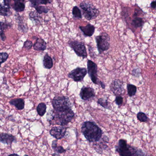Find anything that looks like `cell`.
I'll list each match as a JSON object with an SVG mask.
<instances>
[{
  "label": "cell",
  "instance_id": "cell-1",
  "mask_svg": "<svg viewBox=\"0 0 156 156\" xmlns=\"http://www.w3.org/2000/svg\"><path fill=\"white\" fill-rule=\"evenodd\" d=\"M81 131L89 142H97L102 138L103 131L100 127L93 121L84 122L81 127Z\"/></svg>",
  "mask_w": 156,
  "mask_h": 156
},
{
  "label": "cell",
  "instance_id": "cell-2",
  "mask_svg": "<svg viewBox=\"0 0 156 156\" xmlns=\"http://www.w3.org/2000/svg\"><path fill=\"white\" fill-rule=\"evenodd\" d=\"M75 116V113L73 109L62 112H55L52 110L47 114V121L52 125L66 126L72 122Z\"/></svg>",
  "mask_w": 156,
  "mask_h": 156
},
{
  "label": "cell",
  "instance_id": "cell-3",
  "mask_svg": "<svg viewBox=\"0 0 156 156\" xmlns=\"http://www.w3.org/2000/svg\"><path fill=\"white\" fill-rule=\"evenodd\" d=\"M116 152L121 156H144L145 153L141 150L128 144L125 140H119L115 146Z\"/></svg>",
  "mask_w": 156,
  "mask_h": 156
},
{
  "label": "cell",
  "instance_id": "cell-4",
  "mask_svg": "<svg viewBox=\"0 0 156 156\" xmlns=\"http://www.w3.org/2000/svg\"><path fill=\"white\" fill-rule=\"evenodd\" d=\"M52 105L55 112H65L72 109V104L70 99L65 96H55L53 99Z\"/></svg>",
  "mask_w": 156,
  "mask_h": 156
},
{
  "label": "cell",
  "instance_id": "cell-5",
  "mask_svg": "<svg viewBox=\"0 0 156 156\" xmlns=\"http://www.w3.org/2000/svg\"><path fill=\"white\" fill-rule=\"evenodd\" d=\"M80 7L82 10L83 15L88 21L95 19L100 13L98 9L94 6V4L87 1L81 2Z\"/></svg>",
  "mask_w": 156,
  "mask_h": 156
},
{
  "label": "cell",
  "instance_id": "cell-6",
  "mask_svg": "<svg viewBox=\"0 0 156 156\" xmlns=\"http://www.w3.org/2000/svg\"><path fill=\"white\" fill-rule=\"evenodd\" d=\"M96 42L98 50L100 54L108 51L110 48V38L106 33L103 32L98 36H96Z\"/></svg>",
  "mask_w": 156,
  "mask_h": 156
},
{
  "label": "cell",
  "instance_id": "cell-7",
  "mask_svg": "<svg viewBox=\"0 0 156 156\" xmlns=\"http://www.w3.org/2000/svg\"><path fill=\"white\" fill-rule=\"evenodd\" d=\"M68 44L69 46L73 50L77 56L82 57L83 59L87 58V51L83 42L76 40H73L69 41Z\"/></svg>",
  "mask_w": 156,
  "mask_h": 156
},
{
  "label": "cell",
  "instance_id": "cell-8",
  "mask_svg": "<svg viewBox=\"0 0 156 156\" xmlns=\"http://www.w3.org/2000/svg\"><path fill=\"white\" fill-rule=\"evenodd\" d=\"M87 70L88 75L93 83L95 84L100 85L102 82L98 80V66L96 64L91 60H87Z\"/></svg>",
  "mask_w": 156,
  "mask_h": 156
},
{
  "label": "cell",
  "instance_id": "cell-9",
  "mask_svg": "<svg viewBox=\"0 0 156 156\" xmlns=\"http://www.w3.org/2000/svg\"><path fill=\"white\" fill-rule=\"evenodd\" d=\"M87 73V70L86 68L78 67L69 73L68 77L76 82H82Z\"/></svg>",
  "mask_w": 156,
  "mask_h": 156
},
{
  "label": "cell",
  "instance_id": "cell-10",
  "mask_svg": "<svg viewBox=\"0 0 156 156\" xmlns=\"http://www.w3.org/2000/svg\"><path fill=\"white\" fill-rule=\"evenodd\" d=\"M110 88L116 96L122 95L125 92L123 83L119 79H116L112 82L110 85Z\"/></svg>",
  "mask_w": 156,
  "mask_h": 156
},
{
  "label": "cell",
  "instance_id": "cell-11",
  "mask_svg": "<svg viewBox=\"0 0 156 156\" xmlns=\"http://www.w3.org/2000/svg\"><path fill=\"white\" fill-rule=\"evenodd\" d=\"M79 95L83 100L88 101L95 97V93L92 87L83 86L80 90Z\"/></svg>",
  "mask_w": 156,
  "mask_h": 156
},
{
  "label": "cell",
  "instance_id": "cell-12",
  "mask_svg": "<svg viewBox=\"0 0 156 156\" xmlns=\"http://www.w3.org/2000/svg\"><path fill=\"white\" fill-rule=\"evenodd\" d=\"M66 129L67 128L65 126L53 127L50 129V134L56 139H62L65 136Z\"/></svg>",
  "mask_w": 156,
  "mask_h": 156
},
{
  "label": "cell",
  "instance_id": "cell-13",
  "mask_svg": "<svg viewBox=\"0 0 156 156\" xmlns=\"http://www.w3.org/2000/svg\"><path fill=\"white\" fill-rule=\"evenodd\" d=\"M16 140V138L11 134L2 133L0 135V141L3 144L11 145Z\"/></svg>",
  "mask_w": 156,
  "mask_h": 156
},
{
  "label": "cell",
  "instance_id": "cell-14",
  "mask_svg": "<svg viewBox=\"0 0 156 156\" xmlns=\"http://www.w3.org/2000/svg\"><path fill=\"white\" fill-rule=\"evenodd\" d=\"M79 28L85 37H91L93 36L95 30L94 25L90 23H88L85 26H79Z\"/></svg>",
  "mask_w": 156,
  "mask_h": 156
},
{
  "label": "cell",
  "instance_id": "cell-15",
  "mask_svg": "<svg viewBox=\"0 0 156 156\" xmlns=\"http://www.w3.org/2000/svg\"><path fill=\"white\" fill-rule=\"evenodd\" d=\"M101 142L99 143L96 144L95 145V150L98 153H100V152H102L104 150L106 149L108 147L106 143L108 142V138L107 136H105L103 138L101 139Z\"/></svg>",
  "mask_w": 156,
  "mask_h": 156
},
{
  "label": "cell",
  "instance_id": "cell-16",
  "mask_svg": "<svg viewBox=\"0 0 156 156\" xmlns=\"http://www.w3.org/2000/svg\"><path fill=\"white\" fill-rule=\"evenodd\" d=\"M34 50L36 51H44L47 48V43L41 38H37L36 42L33 45Z\"/></svg>",
  "mask_w": 156,
  "mask_h": 156
},
{
  "label": "cell",
  "instance_id": "cell-17",
  "mask_svg": "<svg viewBox=\"0 0 156 156\" xmlns=\"http://www.w3.org/2000/svg\"><path fill=\"white\" fill-rule=\"evenodd\" d=\"M9 104L11 105L14 106L16 109L19 110L24 109L25 106V102L22 98H17L12 99L9 101Z\"/></svg>",
  "mask_w": 156,
  "mask_h": 156
},
{
  "label": "cell",
  "instance_id": "cell-18",
  "mask_svg": "<svg viewBox=\"0 0 156 156\" xmlns=\"http://www.w3.org/2000/svg\"><path fill=\"white\" fill-rule=\"evenodd\" d=\"M16 20L18 22L19 30L24 33L28 32L29 28L27 24L23 21V19H22L21 16H20V14H16Z\"/></svg>",
  "mask_w": 156,
  "mask_h": 156
},
{
  "label": "cell",
  "instance_id": "cell-19",
  "mask_svg": "<svg viewBox=\"0 0 156 156\" xmlns=\"http://www.w3.org/2000/svg\"><path fill=\"white\" fill-rule=\"evenodd\" d=\"M43 65L44 67L47 69H51L53 66V61L52 59L47 53L44 56Z\"/></svg>",
  "mask_w": 156,
  "mask_h": 156
},
{
  "label": "cell",
  "instance_id": "cell-20",
  "mask_svg": "<svg viewBox=\"0 0 156 156\" xmlns=\"http://www.w3.org/2000/svg\"><path fill=\"white\" fill-rule=\"evenodd\" d=\"M36 11H31L29 13V18L31 20L38 25L41 24L42 19V17Z\"/></svg>",
  "mask_w": 156,
  "mask_h": 156
},
{
  "label": "cell",
  "instance_id": "cell-21",
  "mask_svg": "<svg viewBox=\"0 0 156 156\" xmlns=\"http://www.w3.org/2000/svg\"><path fill=\"white\" fill-rule=\"evenodd\" d=\"M97 103L98 105H100L105 109H109V110L112 109V107L110 103L108 101V98L103 97L99 98L98 100Z\"/></svg>",
  "mask_w": 156,
  "mask_h": 156
},
{
  "label": "cell",
  "instance_id": "cell-22",
  "mask_svg": "<svg viewBox=\"0 0 156 156\" xmlns=\"http://www.w3.org/2000/svg\"><path fill=\"white\" fill-rule=\"evenodd\" d=\"M51 147L55 153L62 154V153H64L66 152V150L62 146H57V140H53L52 142Z\"/></svg>",
  "mask_w": 156,
  "mask_h": 156
},
{
  "label": "cell",
  "instance_id": "cell-23",
  "mask_svg": "<svg viewBox=\"0 0 156 156\" xmlns=\"http://www.w3.org/2000/svg\"><path fill=\"white\" fill-rule=\"evenodd\" d=\"M11 7L17 12H21L25 10V5L24 2H14L12 4Z\"/></svg>",
  "mask_w": 156,
  "mask_h": 156
},
{
  "label": "cell",
  "instance_id": "cell-24",
  "mask_svg": "<svg viewBox=\"0 0 156 156\" xmlns=\"http://www.w3.org/2000/svg\"><path fill=\"white\" fill-rule=\"evenodd\" d=\"M10 8L8 6H5L4 4H1L0 5V14L1 16L4 17H9L11 15Z\"/></svg>",
  "mask_w": 156,
  "mask_h": 156
},
{
  "label": "cell",
  "instance_id": "cell-25",
  "mask_svg": "<svg viewBox=\"0 0 156 156\" xmlns=\"http://www.w3.org/2000/svg\"><path fill=\"white\" fill-rule=\"evenodd\" d=\"M134 18L132 20V24L133 27L136 28H140L144 25V21L142 18L138 16H134Z\"/></svg>",
  "mask_w": 156,
  "mask_h": 156
},
{
  "label": "cell",
  "instance_id": "cell-26",
  "mask_svg": "<svg viewBox=\"0 0 156 156\" xmlns=\"http://www.w3.org/2000/svg\"><path fill=\"white\" fill-rule=\"evenodd\" d=\"M47 106L44 103H41L37 107V111L38 115L41 117H43L46 113Z\"/></svg>",
  "mask_w": 156,
  "mask_h": 156
},
{
  "label": "cell",
  "instance_id": "cell-27",
  "mask_svg": "<svg viewBox=\"0 0 156 156\" xmlns=\"http://www.w3.org/2000/svg\"><path fill=\"white\" fill-rule=\"evenodd\" d=\"M127 89L128 95L130 97L134 96L136 93L137 87L134 85L129 83L127 84Z\"/></svg>",
  "mask_w": 156,
  "mask_h": 156
},
{
  "label": "cell",
  "instance_id": "cell-28",
  "mask_svg": "<svg viewBox=\"0 0 156 156\" xmlns=\"http://www.w3.org/2000/svg\"><path fill=\"white\" fill-rule=\"evenodd\" d=\"M72 14L75 20L82 19V11L77 6H74L72 10Z\"/></svg>",
  "mask_w": 156,
  "mask_h": 156
},
{
  "label": "cell",
  "instance_id": "cell-29",
  "mask_svg": "<svg viewBox=\"0 0 156 156\" xmlns=\"http://www.w3.org/2000/svg\"><path fill=\"white\" fill-rule=\"evenodd\" d=\"M137 119L140 122H147L149 120V118L146 115L145 113L143 112H138L136 115Z\"/></svg>",
  "mask_w": 156,
  "mask_h": 156
},
{
  "label": "cell",
  "instance_id": "cell-30",
  "mask_svg": "<svg viewBox=\"0 0 156 156\" xmlns=\"http://www.w3.org/2000/svg\"><path fill=\"white\" fill-rule=\"evenodd\" d=\"M35 10L38 12L39 14H42V13H48L49 12V9L46 7L44 6H37L36 8H35Z\"/></svg>",
  "mask_w": 156,
  "mask_h": 156
},
{
  "label": "cell",
  "instance_id": "cell-31",
  "mask_svg": "<svg viewBox=\"0 0 156 156\" xmlns=\"http://www.w3.org/2000/svg\"><path fill=\"white\" fill-rule=\"evenodd\" d=\"M12 25L11 23L7 22H1L0 23V31H3L11 28Z\"/></svg>",
  "mask_w": 156,
  "mask_h": 156
},
{
  "label": "cell",
  "instance_id": "cell-32",
  "mask_svg": "<svg viewBox=\"0 0 156 156\" xmlns=\"http://www.w3.org/2000/svg\"><path fill=\"white\" fill-rule=\"evenodd\" d=\"M0 61H1V64H2L3 63L6 62L9 57V54L7 52H1L0 53Z\"/></svg>",
  "mask_w": 156,
  "mask_h": 156
},
{
  "label": "cell",
  "instance_id": "cell-33",
  "mask_svg": "<svg viewBox=\"0 0 156 156\" xmlns=\"http://www.w3.org/2000/svg\"><path fill=\"white\" fill-rule=\"evenodd\" d=\"M115 102L116 104L119 107H120L122 106L123 103V98L121 95L116 96Z\"/></svg>",
  "mask_w": 156,
  "mask_h": 156
},
{
  "label": "cell",
  "instance_id": "cell-34",
  "mask_svg": "<svg viewBox=\"0 0 156 156\" xmlns=\"http://www.w3.org/2000/svg\"><path fill=\"white\" fill-rule=\"evenodd\" d=\"M33 44L31 41H29V40H27L23 44V48H25L26 50H30L31 49L33 46Z\"/></svg>",
  "mask_w": 156,
  "mask_h": 156
},
{
  "label": "cell",
  "instance_id": "cell-35",
  "mask_svg": "<svg viewBox=\"0 0 156 156\" xmlns=\"http://www.w3.org/2000/svg\"><path fill=\"white\" fill-rule=\"evenodd\" d=\"M29 1L30 2V6L32 8H34V9L41 4V0H29Z\"/></svg>",
  "mask_w": 156,
  "mask_h": 156
},
{
  "label": "cell",
  "instance_id": "cell-36",
  "mask_svg": "<svg viewBox=\"0 0 156 156\" xmlns=\"http://www.w3.org/2000/svg\"><path fill=\"white\" fill-rule=\"evenodd\" d=\"M132 75L136 77H139L140 74V70L139 68H134L132 70Z\"/></svg>",
  "mask_w": 156,
  "mask_h": 156
},
{
  "label": "cell",
  "instance_id": "cell-37",
  "mask_svg": "<svg viewBox=\"0 0 156 156\" xmlns=\"http://www.w3.org/2000/svg\"><path fill=\"white\" fill-rule=\"evenodd\" d=\"M0 35H1V39L2 41H4L6 40V35H5V32L3 31H0Z\"/></svg>",
  "mask_w": 156,
  "mask_h": 156
},
{
  "label": "cell",
  "instance_id": "cell-38",
  "mask_svg": "<svg viewBox=\"0 0 156 156\" xmlns=\"http://www.w3.org/2000/svg\"><path fill=\"white\" fill-rule=\"evenodd\" d=\"M52 0H41V4L43 5H47L48 4H51Z\"/></svg>",
  "mask_w": 156,
  "mask_h": 156
},
{
  "label": "cell",
  "instance_id": "cell-39",
  "mask_svg": "<svg viewBox=\"0 0 156 156\" xmlns=\"http://www.w3.org/2000/svg\"><path fill=\"white\" fill-rule=\"evenodd\" d=\"M150 6L151 9H156V1H152V2L151 3Z\"/></svg>",
  "mask_w": 156,
  "mask_h": 156
},
{
  "label": "cell",
  "instance_id": "cell-40",
  "mask_svg": "<svg viewBox=\"0 0 156 156\" xmlns=\"http://www.w3.org/2000/svg\"><path fill=\"white\" fill-rule=\"evenodd\" d=\"M14 2H25V0H12Z\"/></svg>",
  "mask_w": 156,
  "mask_h": 156
},
{
  "label": "cell",
  "instance_id": "cell-41",
  "mask_svg": "<svg viewBox=\"0 0 156 156\" xmlns=\"http://www.w3.org/2000/svg\"><path fill=\"white\" fill-rule=\"evenodd\" d=\"M52 156H55V155H57V156H60V154H58V153H55L54 154H53L52 155Z\"/></svg>",
  "mask_w": 156,
  "mask_h": 156
},
{
  "label": "cell",
  "instance_id": "cell-42",
  "mask_svg": "<svg viewBox=\"0 0 156 156\" xmlns=\"http://www.w3.org/2000/svg\"><path fill=\"white\" fill-rule=\"evenodd\" d=\"M17 155V154H10V155Z\"/></svg>",
  "mask_w": 156,
  "mask_h": 156
},
{
  "label": "cell",
  "instance_id": "cell-43",
  "mask_svg": "<svg viewBox=\"0 0 156 156\" xmlns=\"http://www.w3.org/2000/svg\"><path fill=\"white\" fill-rule=\"evenodd\" d=\"M155 75L156 76V73H155Z\"/></svg>",
  "mask_w": 156,
  "mask_h": 156
}]
</instances>
